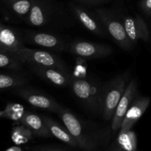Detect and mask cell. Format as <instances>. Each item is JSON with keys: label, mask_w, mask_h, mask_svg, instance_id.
<instances>
[{"label": "cell", "mask_w": 151, "mask_h": 151, "mask_svg": "<svg viewBox=\"0 0 151 151\" xmlns=\"http://www.w3.org/2000/svg\"><path fill=\"white\" fill-rule=\"evenodd\" d=\"M57 114L82 150L94 151L109 142L111 128L81 119L63 106Z\"/></svg>", "instance_id": "cell-1"}, {"label": "cell", "mask_w": 151, "mask_h": 151, "mask_svg": "<svg viewBox=\"0 0 151 151\" xmlns=\"http://www.w3.org/2000/svg\"><path fill=\"white\" fill-rule=\"evenodd\" d=\"M75 97L88 111L100 114L102 88L98 83L84 78L72 76L69 85Z\"/></svg>", "instance_id": "cell-2"}, {"label": "cell", "mask_w": 151, "mask_h": 151, "mask_svg": "<svg viewBox=\"0 0 151 151\" xmlns=\"http://www.w3.org/2000/svg\"><path fill=\"white\" fill-rule=\"evenodd\" d=\"M129 72L116 75L102 88L100 114L104 120L112 119L116 108L126 88Z\"/></svg>", "instance_id": "cell-3"}, {"label": "cell", "mask_w": 151, "mask_h": 151, "mask_svg": "<svg viewBox=\"0 0 151 151\" xmlns=\"http://www.w3.org/2000/svg\"><path fill=\"white\" fill-rule=\"evenodd\" d=\"M107 33L116 44L125 50H132L133 44L127 35L123 22L119 20L111 10L105 8H97L94 10Z\"/></svg>", "instance_id": "cell-4"}, {"label": "cell", "mask_w": 151, "mask_h": 151, "mask_svg": "<svg viewBox=\"0 0 151 151\" xmlns=\"http://www.w3.org/2000/svg\"><path fill=\"white\" fill-rule=\"evenodd\" d=\"M23 63L34 66L55 67L67 70L64 62L56 55L44 50L30 49L24 47L15 52Z\"/></svg>", "instance_id": "cell-5"}, {"label": "cell", "mask_w": 151, "mask_h": 151, "mask_svg": "<svg viewBox=\"0 0 151 151\" xmlns=\"http://www.w3.org/2000/svg\"><path fill=\"white\" fill-rule=\"evenodd\" d=\"M13 93L30 106L42 110L58 113L62 106L48 94L26 86L15 88Z\"/></svg>", "instance_id": "cell-6"}, {"label": "cell", "mask_w": 151, "mask_h": 151, "mask_svg": "<svg viewBox=\"0 0 151 151\" xmlns=\"http://www.w3.org/2000/svg\"><path fill=\"white\" fill-rule=\"evenodd\" d=\"M69 51L75 55L83 58L98 59L111 55L113 49L108 44L76 40L70 44Z\"/></svg>", "instance_id": "cell-7"}, {"label": "cell", "mask_w": 151, "mask_h": 151, "mask_svg": "<svg viewBox=\"0 0 151 151\" xmlns=\"http://www.w3.org/2000/svg\"><path fill=\"white\" fill-rule=\"evenodd\" d=\"M137 89L138 84L136 80H132L125 88L111 119V129L114 132L120 130L125 114L138 93Z\"/></svg>", "instance_id": "cell-8"}, {"label": "cell", "mask_w": 151, "mask_h": 151, "mask_svg": "<svg viewBox=\"0 0 151 151\" xmlns=\"http://www.w3.org/2000/svg\"><path fill=\"white\" fill-rule=\"evenodd\" d=\"M29 69L46 82L58 87L69 86L72 75L68 70L55 67L29 65Z\"/></svg>", "instance_id": "cell-9"}, {"label": "cell", "mask_w": 151, "mask_h": 151, "mask_svg": "<svg viewBox=\"0 0 151 151\" xmlns=\"http://www.w3.org/2000/svg\"><path fill=\"white\" fill-rule=\"evenodd\" d=\"M150 103V98L137 93L129 109L127 111L120 128L121 132L132 129L134 125L142 116Z\"/></svg>", "instance_id": "cell-10"}, {"label": "cell", "mask_w": 151, "mask_h": 151, "mask_svg": "<svg viewBox=\"0 0 151 151\" xmlns=\"http://www.w3.org/2000/svg\"><path fill=\"white\" fill-rule=\"evenodd\" d=\"M71 10L78 22L89 32L101 37L107 35L106 29L95 13L94 14L84 7L75 4L71 5Z\"/></svg>", "instance_id": "cell-11"}, {"label": "cell", "mask_w": 151, "mask_h": 151, "mask_svg": "<svg viewBox=\"0 0 151 151\" xmlns=\"http://www.w3.org/2000/svg\"><path fill=\"white\" fill-rule=\"evenodd\" d=\"M24 39L29 44L55 51H63L66 49L64 41L54 34L42 32H27Z\"/></svg>", "instance_id": "cell-12"}, {"label": "cell", "mask_w": 151, "mask_h": 151, "mask_svg": "<svg viewBox=\"0 0 151 151\" xmlns=\"http://www.w3.org/2000/svg\"><path fill=\"white\" fill-rule=\"evenodd\" d=\"M127 35L133 45H136L139 40L147 41L149 31L144 19L139 15L135 16H126L122 20Z\"/></svg>", "instance_id": "cell-13"}, {"label": "cell", "mask_w": 151, "mask_h": 151, "mask_svg": "<svg viewBox=\"0 0 151 151\" xmlns=\"http://www.w3.org/2000/svg\"><path fill=\"white\" fill-rule=\"evenodd\" d=\"M52 16V7L47 0H34L32 8L25 22L35 27L47 25Z\"/></svg>", "instance_id": "cell-14"}, {"label": "cell", "mask_w": 151, "mask_h": 151, "mask_svg": "<svg viewBox=\"0 0 151 151\" xmlns=\"http://www.w3.org/2000/svg\"><path fill=\"white\" fill-rule=\"evenodd\" d=\"M19 123L29 128L35 137L41 138H50L52 137L42 116L29 111H25Z\"/></svg>", "instance_id": "cell-15"}, {"label": "cell", "mask_w": 151, "mask_h": 151, "mask_svg": "<svg viewBox=\"0 0 151 151\" xmlns=\"http://www.w3.org/2000/svg\"><path fill=\"white\" fill-rule=\"evenodd\" d=\"M24 40L13 29L0 24V50L15 53L24 47Z\"/></svg>", "instance_id": "cell-16"}, {"label": "cell", "mask_w": 151, "mask_h": 151, "mask_svg": "<svg viewBox=\"0 0 151 151\" xmlns=\"http://www.w3.org/2000/svg\"><path fill=\"white\" fill-rule=\"evenodd\" d=\"M42 116L44 122H45L47 128L50 130V133H51V134L53 137L62 141L63 142L69 145L71 147H78L76 140L74 138L73 136L71 134L69 130L66 128V126L63 127V125L58 123L57 121H55L52 118L48 116Z\"/></svg>", "instance_id": "cell-17"}, {"label": "cell", "mask_w": 151, "mask_h": 151, "mask_svg": "<svg viewBox=\"0 0 151 151\" xmlns=\"http://www.w3.org/2000/svg\"><path fill=\"white\" fill-rule=\"evenodd\" d=\"M28 81L27 77L23 74H0V91L24 86L28 83Z\"/></svg>", "instance_id": "cell-18"}, {"label": "cell", "mask_w": 151, "mask_h": 151, "mask_svg": "<svg viewBox=\"0 0 151 151\" xmlns=\"http://www.w3.org/2000/svg\"><path fill=\"white\" fill-rule=\"evenodd\" d=\"M23 64L15 53L0 50V69L19 71L22 69Z\"/></svg>", "instance_id": "cell-19"}, {"label": "cell", "mask_w": 151, "mask_h": 151, "mask_svg": "<svg viewBox=\"0 0 151 151\" xmlns=\"http://www.w3.org/2000/svg\"><path fill=\"white\" fill-rule=\"evenodd\" d=\"M34 0H7L9 7L16 16L26 21Z\"/></svg>", "instance_id": "cell-20"}, {"label": "cell", "mask_w": 151, "mask_h": 151, "mask_svg": "<svg viewBox=\"0 0 151 151\" xmlns=\"http://www.w3.org/2000/svg\"><path fill=\"white\" fill-rule=\"evenodd\" d=\"M116 143L126 151H138L137 135L132 129L123 132L119 131Z\"/></svg>", "instance_id": "cell-21"}, {"label": "cell", "mask_w": 151, "mask_h": 151, "mask_svg": "<svg viewBox=\"0 0 151 151\" xmlns=\"http://www.w3.org/2000/svg\"><path fill=\"white\" fill-rule=\"evenodd\" d=\"M34 137L32 131L24 125H22L13 128L11 134V139L16 145H22L28 142Z\"/></svg>", "instance_id": "cell-22"}, {"label": "cell", "mask_w": 151, "mask_h": 151, "mask_svg": "<svg viewBox=\"0 0 151 151\" xmlns=\"http://www.w3.org/2000/svg\"><path fill=\"white\" fill-rule=\"evenodd\" d=\"M24 108L21 104L16 103H9L3 111V117L19 122L24 114Z\"/></svg>", "instance_id": "cell-23"}, {"label": "cell", "mask_w": 151, "mask_h": 151, "mask_svg": "<svg viewBox=\"0 0 151 151\" xmlns=\"http://www.w3.org/2000/svg\"><path fill=\"white\" fill-rule=\"evenodd\" d=\"M27 151H68L60 147L51 145H38L31 147L27 149Z\"/></svg>", "instance_id": "cell-24"}, {"label": "cell", "mask_w": 151, "mask_h": 151, "mask_svg": "<svg viewBox=\"0 0 151 151\" xmlns=\"http://www.w3.org/2000/svg\"><path fill=\"white\" fill-rule=\"evenodd\" d=\"M141 7L146 13H151V0H142L141 1Z\"/></svg>", "instance_id": "cell-25"}, {"label": "cell", "mask_w": 151, "mask_h": 151, "mask_svg": "<svg viewBox=\"0 0 151 151\" xmlns=\"http://www.w3.org/2000/svg\"><path fill=\"white\" fill-rule=\"evenodd\" d=\"M82 2L85 3V4H91V5H97V4H102V3L108 2V1H111V0H78Z\"/></svg>", "instance_id": "cell-26"}, {"label": "cell", "mask_w": 151, "mask_h": 151, "mask_svg": "<svg viewBox=\"0 0 151 151\" xmlns=\"http://www.w3.org/2000/svg\"><path fill=\"white\" fill-rule=\"evenodd\" d=\"M109 151H126L125 150H123L122 148H121L116 142H114V144L113 145V147L111 148V150Z\"/></svg>", "instance_id": "cell-27"}, {"label": "cell", "mask_w": 151, "mask_h": 151, "mask_svg": "<svg viewBox=\"0 0 151 151\" xmlns=\"http://www.w3.org/2000/svg\"><path fill=\"white\" fill-rule=\"evenodd\" d=\"M7 151H22V149L20 147H12L10 148L7 149Z\"/></svg>", "instance_id": "cell-28"}, {"label": "cell", "mask_w": 151, "mask_h": 151, "mask_svg": "<svg viewBox=\"0 0 151 151\" xmlns=\"http://www.w3.org/2000/svg\"><path fill=\"white\" fill-rule=\"evenodd\" d=\"M3 117V111H0V118Z\"/></svg>", "instance_id": "cell-29"}, {"label": "cell", "mask_w": 151, "mask_h": 151, "mask_svg": "<svg viewBox=\"0 0 151 151\" xmlns=\"http://www.w3.org/2000/svg\"><path fill=\"white\" fill-rule=\"evenodd\" d=\"M0 24H1V22H0Z\"/></svg>", "instance_id": "cell-30"}]
</instances>
